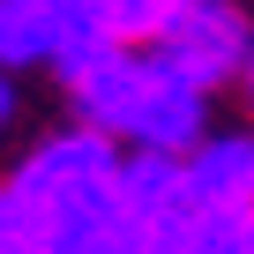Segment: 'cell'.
I'll return each mask as SVG.
<instances>
[{"instance_id": "cell-4", "label": "cell", "mask_w": 254, "mask_h": 254, "mask_svg": "<svg viewBox=\"0 0 254 254\" xmlns=\"http://www.w3.org/2000/svg\"><path fill=\"white\" fill-rule=\"evenodd\" d=\"M247 247H254V209H224L194 194H180L150 224V254H247Z\"/></svg>"}, {"instance_id": "cell-10", "label": "cell", "mask_w": 254, "mask_h": 254, "mask_svg": "<svg viewBox=\"0 0 254 254\" xmlns=\"http://www.w3.org/2000/svg\"><path fill=\"white\" fill-rule=\"evenodd\" d=\"M247 90H254V60H247Z\"/></svg>"}, {"instance_id": "cell-9", "label": "cell", "mask_w": 254, "mask_h": 254, "mask_svg": "<svg viewBox=\"0 0 254 254\" xmlns=\"http://www.w3.org/2000/svg\"><path fill=\"white\" fill-rule=\"evenodd\" d=\"M8 120H15V82H8V67H0V135H8Z\"/></svg>"}, {"instance_id": "cell-5", "label": "cell", "mask_w": 254, "mask_h": 254, "mask_svg": "<svg viewBox=\"0 0 254 254\" xmlns=\"http://www.w3.org/2000/svg\"><path fill=\"white\" fill-rule=\"evenodd\" d=\"M187 194L224 202V209H254V135H202L187 150Z\"/></svg>"}, {"instance_id": "cell-7", "label": "cell", "mask_w": 254, "mask_h": 254, "mask_svg": "<svg viewBox=\"0 0 254 254\" xmlns=\"http://www.w3.org/2000/svg\"><path fill=\"white\" fill-rule=\"evenodd\" d=\"M187 8V0H97V15L112 23V38L120 45H157L165 38V23Z\"/></svg>"}, {"instance_id": "cell-3", "label": "cell", "mask_w": 254, "mask_h": 254, "mask_svg": "<svg viewBox=\"0 0 254 254\" xmlns=\"http://www.w3.org/2000/svg\"><path fill=\"white\" fill-rule=\"evenodd\" d=\"M202 127H209V90L202 82H187L157 45H150V60H142V90H135V112H127V150H172V157H187L194 142H202Z\"/></svg>"}, {"instance_id": "cell-2", "label": "cell", "mask_w": 254, "mask_h": 254, "mask_svg": "<svg viewBox=\"0 0 254 254\" xmlns=\"http://www.w3.org/2000/svg\"><path fill=\"white\" fill-rule=\"evenodd\" d=\"M157 53H165L187 82L224 90L232 75H247V60H254V30H247V15H239V0H187V8L165 23Z\"/></svg>"}, {"instance_id": "cell-1", "label": "cell", "mask_w": 254, "mask_h": 254, "mask_svg": "<svg viewBox=\"0 0 254 254\" xmlns=\"http://www.w3.org/2000/svg\"><path fill=\"white\" fill-rule=\"evenodd\" d=\"M120 157L127 142L97 135V127H67L15 165L8 194L23 202L45 254H150V224L120 187Z\"/></svg>"}, {"instance_id": "cell-11", "label": "cell", "mask_w": 254, "mask_h": 254, "mask_svg": "<svg viewBox=\"0 0 254 254\" xmlns=\"http://www.w3.org/2000/svg\"><path fill=\"white\" fill-rule=\"evenodd\" d=\"M247 254H254V247H247Z\"/></svg>"}, {"instance_id": "cell-8", "label": "cell", "mask_w": 254, "mask_h": 254, "mask_svg": "<svg viewBox=\"0 0 254 254\" xmlns=\"http://www.w3.org/2000/svg\"><path fill=\"white\" fill-rule=\"evenodd\" d=\"M0 254H45V239L30 232V217H23V202L0 187Z\"/></svg>"}, {"instance_id": "cell-6", "label": "cell", "mask_w": 254, "mask_h": 254, "mask_svg": "<svg viewBox=\"0 0 254 254\" xmlns=\"http://www.w3.org/2000/svg\"><path fill=\"white\" fill-rule=\"evenodd\" d=\"M60 53V0H0V67H53Z\"/></svg>"}]
</instances>
